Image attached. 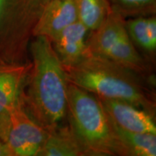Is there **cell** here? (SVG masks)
<instances>
[{"instance_id":"9a60e30c","label":"cell","mask_w":156,"mask_h":156,"mask_svg":"<svg viewBox=\"0 0 156 156\" xmlns=\"http://www.w3.org/2000/svg\"><path fill=\"white\" fill-rule=\"evenodd\" d=\"M112 10L124 18L156 15V0H108Z\"/></svg>"},{"instance_id":"3957f363","label":"cell","mask_w":156,"mask_h":156,"mask_svg":"<svg viewBox=\"0 0 156 156\" xmlns=\"http://www.w3.org/2000/svg\"><path fill=\"white\" fill-rule=\"evenodd\" d=\"M67 113L83 156L118 155L110 120L96 95L68 83Z\"/></svg>"},{"instance_id":"7a4b0ae2","label":"cell","mask_w":156,"mask_h":156,"mask_svg":"<svg viewBox=\"0 0 156 156\" xmlns=\"http://www.w3.org/2000/svg\"><path fill=\"white\" fill-rule=\"evenodd\" d=\"M30 45L32 67L25 102L28 114L49 131L60 124L67 114L68 82L51 42L36 36Z\"/></svg>"},{"instance_id":"2e32d148","label":"cell","mask_w":156,"mask_h":156,"mask_svg":"<svg viewBox=\"0 0 156 156\" xmlns=\"http://www.w3.org/2000/svg\"><path fill=\"white\" fill-rule=\"evenodd\" d=\"M9 116H1L0 115V140L6 142L9 131Z\"/></svg>"},{"instance_id":"277c9868","label":"cell","mask_w":156,"mask_h":156,"mask_svg":"<svg viewBox=\"0 0 156 156\" xmlns=\"http://www.w3.org/2000/svg\"><path fill=\"white\" fill-rule=\"evenodd\" d=\"M125 21L119 13L111 11L100 26L89 33L85 51L153 78L150 62L136 49L126 30Z\"/></svg>"},{"instance_id":"9c48e42d","label":"cell","mask_w":156,"mask_h":156,"mask_svg":"<svg viewBox=\"0 0 156 156\" xmlns=\"http://www.w3.org/2000/svg\"><path fill=\"white\" fill-rule=\"evenodd\" d=\"M89 33L88 29L77 20L62 30L51 41L63 67L76 63L83 56Z\"/></svg>"},{"instance_id":"5b68a950","label":"cell","mask_w":156,"mask_h":156,"mask_svg":"<svg viewBox=\"0 0 156 156\" xmlns=\"http://www.w3.org/2000/svg\"><path fill=\"white\" fill-rule=\"evenodd\" d=\"M51 0H0V41L28 42Z\"/></svg>"},{"instance_id":"7c38bea8","label":"cell","mask_w":156,"mask_h":156,"mask_svg":"<svg viewBox=\"0 0 156 156\" xmlns=\"http://www.w3.org/2000/svg\"><path fill=\"white\" fill-rule=\"evenodd\" d=\"M126 30L134 46L142 51L145 58L153 62L156 51L155 15L136 17L125 21Z\"/></svg>"},{"instance_id":"8fae6325","label":"cell","mask_w":156,"mask_h":156,"mask_svg":"<svg viewBox=\"0 0 156 156\" xmlns=\"http://www.w3.org/2000/svg\"><path fill=\"white\" fill-rule=\"evenodd\" d=\"M110 122L118 155H156V134L126 131L116 125L112 121L110 120Z\"/></svg>"},{"instance_id":"4fadbf2b","label":"cell","mask_w":156,"mask_h":156,"mask_svg":"<svg viewBox=\"0 0 156 156\" xmlns=\"http://www.w3.org/2000/svg\"><path fill=\"white\" fill-rule=\"evenodd\" d=\"M38 156H83V153L69 124H60L48 131Z\"/></svg>"},{"instance_id":"e0dca14e","label":"cell","mask_w":156,"mask_h":156,"mask_svg":"<svg viewBox=\"0 0 156 156\" xmlns=\"http://www.w3.org/2000/svg\"><path fill=\"white\" fill-rule=\"evenodd\" d=\"M0 156H13L7 143L3 140H0Z\"/></svg>"},{"instance_id":"5bb4252c","label":"cell","mask_w":156,"mask_h":156,"mask_svg":"<svg viewBox=\"0 0 156 156\" xmlns=\"http://www.w3.org/2000/svg\"><path fill=\"white\" fill-rule=\"evenodd\" d=\"M78 20L90 32L100 26L112 11L108 0H75Z\"/></svg>"},{"instance_id":"6da1fadb","label":"cell","mask_w":156,"mask_h":156,"mask_svg":"<svg viewBox=\"0 0 156 156\" xmlns=\"http://www.w3.org/2000/svg\"><path fill=\"white\" fill-rule=\"evenodd\" d=\"M63 68L68 83L98 97L126 101L155 115L153 78L86 51L76 63Z\"/></svg>"},{"instance_id":"52a82bcc","label":"cell","mask_w":156,"mask_h":156,"mask_svg":"<svg viewBox=\"0 0 156 156\" xmlns=\"http://www.w3.org/2000/svg\"><path fill=\"white\" fill-rule=\"evenodd\" d=\"M97 98L109 119L120 128L129 132L156 134L155 115L126 101Z\"/></svg>"},{"instance_id":"8992f818","label":"cell","mask_w":156,"mask_h":156,"mask_svg":"<svg viewBox=\"0 0 156 156\" xmlns=\"http://www.w3.org/2000/svg\"><path fill=\"white\" fill-rule=\"evenodd\" d=\"M9 126L6 142L13 156H38L48 130L38 124L23 108L22 102L9 115Z\"/></svg>"},{"instance_id":"ba28073f","label":"cell","mask_w":156,"mask_h":156,"mask_svg":"<svg viewBox=\"0 0 156 156\" xmlns=\"http://www.w3.org/2000/svg\"><path fill=\"white\" fill-rule=\"evenodd\" d=\"M77 20L75 0H51L35 26L34 37L44 36L52 41L62 30Z\"/></svg>"},{"instance_id":"30bf717a","label":"cell","mask_w":156,"mask_h":156,"mask_svg":"<svg viewBox=\"0 0 156 156\" xmlns=\"http://www.w3.org/2000/svg\"><path fill=\"white\" fill-rule=\"evenodd\" d=\"M32 64L0 66V115L9 116L20 102L21 85Z\"/></svg>"}]
</instances>
